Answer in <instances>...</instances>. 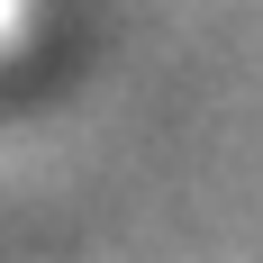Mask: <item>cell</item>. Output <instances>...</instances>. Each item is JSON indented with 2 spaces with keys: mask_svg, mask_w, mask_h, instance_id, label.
Masks as SVG:
<instances>
[{
  "mask_svg": "<svg viewBox=\"0 0 263 263\" xmlns=\"http://www.w3.org/2000/svg\"><path fill=\"white\" fill-rule=\"evenodd\" d=\"M18 36H27V0H0V54L18 46Z\"/></svg>",
  "mask_w": 263,
  "mask_h": 263,
  "instance_id": "cell-1",
  "label": "cell"
}]
</instances>
